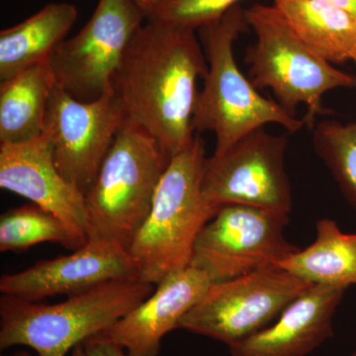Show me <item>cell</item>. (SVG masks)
I'll return each instance as SVG.
<instances>
[{
    "label": "cell",
    "mask_w": 356,
    "mask_h": 356,
    "mask_svg": "<svg viewBox=\"0 0 356 356\" xmlns=\"http://www.w3.org/2000/svg\"><path fill=\"white\" fill-rule=\"evenodd\" d=\"M207 58L195 31L147 19L134 35L114 81L126 115L173 156L195 139L192 118Z\"/></svg>",
    "instance_id": "obj_1"
},
{
    "label": "cell",
    "mask_w": 356,
    "mask_h": 356,
    "mask_svg": "<svg viewBox=\"0 0 356 356\" xmlns=\"http://www.w3.org/2000/svg\"><path fill=\"white\" fill-rule=\"evenodd\" d=\"M241 0H159L147 19L185 29H201L221 19Z\"/></svg>",
    "instance_id": "obj_22"
},
{
    "label": "cell",
    "mask_w": 356,
    "mask_h": 356,
    "mask_svg": "<svg viewBox=\"0 0 356 356\" xmlns=\"http://www.w3.org/2000/svg\"><path fill=\"white\" fill-rule=\"evenodd\" d=\"M147 14L134 0H99L88 23L49 58L56 83L83 102L114 88L129 43Z\"/></svg>",
    "instance_id": "obj_9"
},
{
    "label": "cell",
    "mask_w": 356,
    "mask_h": 356,
    "mask_svg": "<svg viewBox=\"0 0 356 356\" xmlns=\"http://www.w3.org/2000/svg\"><path fill=\"white\" fill-rule=\"evenodd\" d=\"M41 243H60L70 250L79 248L64 222L36 204L13 208L1 215L0 252H22Z\"/></svg>",
    "instance_id": "obj_20"
},
{
    "label": "cell",
    "mask_w": 356,
    "mask_h": 356,
    "mask_svg": "<svg viewBox=\"0 0 356 356\" xmlns=\"http://www.w3.org/2000/svg\"><path fill=\"white\" fill-rule=\"evenodd\" d=\"M79 17L74 4L57 2L43 7L27 19L0 32V79L6 81L39 63L67 39Z\"/></svg>",
    "instance_id": "obj_16"
},
{
    "label": "cell",
    "mask_w": 356,
    "mask_h": 356,
    "mask_svg": "<svg viewBox=\"0 0 356 356\" xmlns=\"http://www.w3.org/2000/svg\"><path fill=\"white\" fill-rule=\"evenodd\" d=\"M313 146L356 212V122H318L313 127Z\"/></svg>",
    "instance_id": "obj_21"
},
{
    "label": "cell",
    "mask_w": 356,
    "mask_h": 356,
    "mask_svg": "<svg viewBox=\"0 0 356 356\" xmlns=\"http://www.w3.org/2000/svg\"><path fill=\"white\" fill-rule=\"evenodd\" d=\"M289 222L281 211L222 206L199 233L189 266L217 283L277 266L300 250L285 236Z\"/></svg>",
    "instance_id": "obj_7"
},
{
    "label": "cell",
    "mask_w": 356,
    "mask_h": 356,
    "mask_svg": "<svg viewBox=\"0 0 356 356\" xmlns=\"http://www.w3.org/2000/svg\"><path fill=\"white\" fill-rule=\"evenodd\" d=\"M72 356H88L86 350H84L83 344H79L72 350Z\"/></svg>",
    "instance_id": "obj_26"
},
{
    "label": "cell",
    "mask_w": 356,
    "mask_h": 356,
    "mask_svg": "<svg viewBox=\"0 0 356 356\" xmlns=\"http://www.w3.org/2000/svg\"><path fill=\"white\" fill-rule=\"evenodd\" d=\"M4 356H37V355H32L31 353H27V351H19V353H14V355H4Z\"/></svg>",
    "instance_id": "obj_27"
},
{
    "label": "cell",
    "mask_w": 356,
    "mask_h": 356,
    "mask_svg": "<svg viewBox=\"0 0 356 356\" xmlns=\"http://www.w3.org/2000/svg\"><path fill=\"white\" fill-rule=\"evenodd\" d=\"M206 158L205 143L196 135L191 146L170 159L149 215L129 248L140 280L156 286L191 264L199 233L219 210L203 196Z\"/></svg>",
    "instance_id": "obj_4"
},
{
    "label": "cell",
    "mask_w": 356,
    "mask_h": 356,
    "mask_svg": "<svg viewBox=\"0 0 356 356\" xmlns=\"http://www.w3.org/2000/svg\"><path fill=\"white\" fill-rule=\"evenodd\" d=\"M154 289L140 280H113L51 305L2 295L0 348L24 346L37 356H67L79 344L107 331Z\"/></svg>",
    "instance_id": "obj_2"
},
{
    "label": "cell",
    "mask_w": 356,
    "mask_h": 356,
    "mask_svg": "<svg viewBox=\"0 0 356 356\" xmlns=\"http://www.w3.org/2000/svg\"><path fill=\"white\" fill-rule=\"evenodd\" d=\"M356 18V0H325Z\"/></svg>",
    "instance_id": "obj_24"
},
{
    "label": "cell",
    "mask_w": 356,
    "mask_h": 356,
    "mask_svg": "<svg viewBox=\"0 0 356 356\" xmlns=\"http://www.w3.org/2000/svg\"><path fill=\"white\" fill-rule=\"evenodd\" d=\"M245 18L257 37L245 51L250 81L257 88H270L276 102L293 116L305 105L306 127L313 129L318 116L332 113L324 106L325 93L356 88V76L312 50L275 6L254 4L245 9Z\"/></svg>",
    "instance_id": "obj_6"
},
{
    "label": "cell",
    "mask_w": 356,
    "mask_h": 356,
    "mask_svg": "<svg viewBox=\"0 0 356 356\" xmlns=\"http://www.w3.org/2000/svg\"><path fill=\"white\" fill-rule=\"evenodd\" d=\"M88 356H128L123 348L110 341L102 334L90 337L83 343Z\"/></svg>",
    "instance_id": "obj_23"
},
{
    "label": "cell",
    "mask_w": 356,
    "mask_h": 356,
    "mask_svg": "<svg viewBox=\"0 0 356 356\" xmlns=\"http://www.w3.org/2000/svg\"><path fill=\"white\" fill-rule=\"evenodd\" d=\"M286 135L264 127L248 133L222 154L206 158L202 193L213 207L243 204L290 214L292 188L285 168Z\"/></svg>",
    "instance_id": "obj_10"
},
{
    "label": "cell",
    "mask_w": 356,
    "mask_h": 356,
    "mask_svg": "<svg viewBox=\"0 0 356 356\" xmlns=\"http://www.w3.org/2000/svg\"><path fill=\"white\" fill-rule=\"evenodd\" d=\"M0 187L55 215L79 248L88 243L86 196L60 173L46 132L22 144H0Z\"/></svg>",
    "instance_id": "obj_13"
},
{
    "label": "cell",
    "mask_w": 356,
    "mask_h": 356,
    "mask_svg": "<svg viewBox=\"0 0 356 356\" xmlns=\"http://www.w3.org/2000/svg\"><path fill=\"white\" fill-rule=\"evenodd\" d=\"M126 117L114 88L99 99L83 102L56 84L44 132L60 173L83 194L95 182Z\"/></svg>",
    "instance_id": "obj_11"
},
{
    "label": "cell",
    "mask_w": 356,
    "mask_h": 356,
    "mask_svg": "<svg viewBox=\"0 0 356 356\" xmlns=\"http://www.w3.org/2000/svg\"><path fill=\"white\" fill-rule=\"evenodd\" d=\"M353 62H355V67H356V50H355V56H353Z\"/></svg>",
    "instance_id": "obj_28"
},
{
    "label": "cell",
    "mask_w": 356,
    "mask_h": 356,
    "mask_svg": "<svg viewBox=\"0 0 356 356\" xmlns=\"http://www.w3.org/2000/svg\"><path fill=\"white\" fill-rule=\"evenodd\" d=\"M317 236L277 266L312 284L348 287L356 285V233H343L336 221L321 219Z\"/></svg>",
    "instance_id": "obj_19"
},
{
    "label": "cell",
    "mask_w": 356,
    "mask_h": 356,
    "mask_svg": "<svg viewBox=\"0 0 356 356\" xmlns=\"http://www.w3.org/2000/svg\"><path fill=\"white\" fill-rule=\"evenodd\" d=\"M346 288L313 284L273 325L229 346L232 356H306L334 334V316Z\"/></svg>",
    "instance_id": "obj_15"
},
{
    "label": "cell",
    "mask_w": 356,
    "mask_h": 356,
    "mask_svg": "<svg viewBox=\"0 0 356 356\" xmlns=\"http://www.w3.org/2000/svg\"><path fill=\"white\" fill-rule=\"evenodd\" d=\"M56 79L49 60L1 81L0 144H22L43 135Z\"/></svg>",
    "instance_id": "obj_17"
},
{
    "label": "cell",
    "mask_w": 356,
    "mask_h": 356,
    "mask_svg": "<svg viewBox=\"0 0 356 356\" xmlns=\"http://www.w3.org/2000/svg\"><path fill=\"white\" fill-rule=\"evenodd\" d=\"M311 285L277 266L211 283L179 327L231 346L268 327Z\"/></svg>",
    "instance_id": "obj_8"
},
{
    "label": "cell",
    "mask_w": 356,
    "mask_h": 356,
    "mask_svg": "<svg viewBox=\"0 0 356 356\" xmlns=\"http://www.w3.org/2000/svg\"><path fill=\"white\" fill-rule=\"evenodd\" d=\"M134 1L146 13L147 18L149 14L153 10L154 7L158 3L159 0H134Z\"/></svg>",
    "instance_id": "obj_25"
},
{
    "label": "cell",
    "mask_w": 356,
    "mask_h": 356,
    "mask_svg": "<svg viewBox=\"0 0 356 356\" xmlns=\"http://www.w3.org/2000/svg\"><path fill=\"white\" fill-rule=\"evenodd\" d=\"M140 280L129 250L114 243L88 238L74 252L0 278L2 295L38 302L79 294L113 280Z\"/></svg>",
    "instance_id": "obj_12"
},
{
    "label": "cell",
    "mask_w": 356,
    "mask_h": 356,
    "mask_svg": "<svg viewBox=\"0 0 356 356\" xmlns=\"http://www.w3.org/2000/svg\"><path fill=\"white\" fill-rule=\"evenodd\" d=\"M172 158L146 129L126 117L95 182L84 194L88 238L129 250Z\"/></svg>",
    "instance_id": "obj_5"
},
{
    "label": "cell",
    "mask_w": 356,
    "mask_h": 356,
    "mask_svg": "<svg viewBox=\"0 0 356 356\" xmlns=\"http://www.w3.org/2000/svg\"><path fill=\"white\" fill-rule=\"evenodd\" d=\"M248 26L245 10L236 6L221 19L199 29L208 72L198 92L192 128L194 132L215 134L214 154L224 153L248 133L267 124H278L290 134L305 127L303 119L259 95L238 69L234 44Z\"/></svg>",
    "instance_id": "obj_3"
},
{
    "label": "cell",
    "mask_w": 356,
    "mask_h": 356,
    "mask_svg": "<svg viewBox=\"0 0 356 356\" xmlns=\"http://www.w3.org/2000/svg\"><path fill=\"white\" fill-rule=\"evenodd\" d=\"M293 31L331 64L353 60L356 18L325 0H273Z\"/></svg>",
    "instance_id": "obj_18"
},
{
    "label": "cell",
    "mask_w": 356,
    "mask_h": 356,
    "mask_svg": "<svg viewBox=\"0 0 356 356\" xmlns=\"http://www.w3.org/2000/svg\"><path fill=\"white\" fill-rule=\"evenodd\" d=\"M210 285L208 276L193 267L173 273L102 334L128 356H158L161 339L179 327L182 318L202 299Z\"/></svg>",
    "instance_id": "obj_14"
},
{
    "label": "cell",
    "mask_w": 356,
    "mask_h": 356,
    "mask_svg": "<svg viewBox=\"0 0 356 356\" xmlns=\"http://www.w3.org/2000/svg\"><path fill=\"white\" fill-rule=\"evenodd\" d=\"M350 356H356V350L353 351V355H351Z\"/></svg>",
    "instance_id": "obj_29"
}]
</instances>
